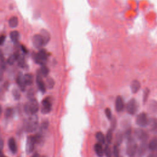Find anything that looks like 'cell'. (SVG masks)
<instances>
[{
	"mask_svg": "<svg viewBox=\"0 0 157 157\" xmlns=\"http://www.w3.org/2000/svg\"><path fill=\"white\" fill-rule=\"evenodd\" d=\"M33 44L37 49H41L44 45V42L40 35H36L33 37Z\"/></svg>",
	"mask_w": 157,
	"mask_h": 157,
	"instance_id": "cell-12",
	"label": "cell"
},
{
	"mask_svg": "<svg viewBox=\"0 0 157 157\" xmlns=\"http://www.w3.org/2000/svg\"><path fill=\"white\" fill-rule=\"evenodd\" d=\"M34 60L36 63L42 65H44L47 60V54L44 49H41L38 54H35L34 55Z\"/></svg>",
	"mask_w": 157,
	"mask_h": 157,
	"instance_id": "cell-4",
	"label": "cell"
},
{
	"mask_svg": "<svg viewBox=\"0 0 157 157\" xmlns=\"http://www.w3.org/2000/svg\"><path fill=\"white\" fill-rule=\"evenodd\" d=\"M136 136L138 138V139L141 140L142 142L143 141H147L149 139V134L140 128H137L135 130L134 132Z\"/></svg>",
	"mask_w": 157,
	"mask_h": 157,
	"instance_id": "cell-8",
	"label": "cell"
},
{
	"mask_svg": "<svg viewBox=\"0 0 157 157\" xmlns=\"http://www.w3.org/2000/svg\"><path fill=\"white\" fill-rule=\"evenodd\" d=\"M115 109L117 112H122L125 107V103L123 98L121 96H118L115 100Z\"/></svg>",
	"mask_w": 157,
	"mask_h": 157,
	"instance_id": "cell-9",
	"label": "cell"
},
{
	"mask_svg": "<svg viewBox=\"0 0 157 157\" xmlns=\"http://www.w3.org/2000/svg\"><path fill=\"white\" fill-rule=\"evenodd\" d=\"M137 151V145L133 137H129L127 146V153L129 157H133Z\"/></svg>",
	"mask_w": 157,
	"mask_h": 157,
	"instance_id": "cell-3",
	"label": "cell"
},
{
	"mask_svg": "<svg viewBox=\"0 0 157 157\" xmlns=\"http://www.w3.org/2000/svg\"><path fill=\"white\" fill-rule=\"evenodd\" d=\"M105 114L109 120H110L112 119V112H111V110L109 108H106L105 109Z\"/></svg>",
	"mask_w": 157,
	"mask_h": 157,
	"instance_id": "cell-37",
	"label": "cell"
},
{
	"mask_svg": "<svg viewBox=\"0 0 157 157\" xmlns=\"http://www.w3.org/2000/svg\"><path fill=\"white\" fill-rule=\"evenodd\" d=\"M123 141V135L121 132H118L115 136V144L120 146Z\"/></svg>",
	"mask_w": 157,
	"mask_h": 157,
	"instance_id": "cell-26",
	"label": "cell"
},
{
	"mask_svg": "<svg viewBox=\"0 0 157 157\" xmlns=\"http://www.w3.org/2000/svg\"><path fill=\"white\" fill-rule=\"evenodd\" d=\"M4 146V141L2 139H0V150H2Z\"/></svg>",
	"mask_w": 157,
	"mask_h": 157,
	"instance_id": "cell-44",
	"label": "cell"
},
{
	"mask_svg": "<svg viewBox=\"0 0 157 157\" xmlns=\"http://www.w3.org/2000/svg\"><path fill=\"white\" fill-rule=\"evenodd\" d=\"M17 61H18V64L22 68L24 67L25 64V58L23 56L20 55L17 59Z\"/></svg>",
	"mask_w": 157,
	"mask_h": 157,
	"instance_id": "cell-33",
	"label": "cell"
},
{
	"mask_svg": "<svg viewBox=\"0 0 157 157\" xmlns=\"http://www.w3.org/2000/svg\"><path fill=\"white\" fill-rule=\"evenodd\" d=\"M33 95H34V91L32 89L29 90L28 93V96L30 98V99H33Z\"/></svg>",
	"mask_w": 157,
	"mask_h": 157,
	"instance_id": "cell-41",
	"label": "cell"
},
{
	"mask_svg": "<svg viewBox=\"0 0 157 157\" xmlns=\"http://www.w3.org/2000/svg\"><path fill=\"white\" fill-rule=\"evenodd\" d=\"M0 157H7V156H6L5 155H4L1 153V152L0 151Z\"/></svg>",
	"mask_w": 157,
	"mask_h": 157,
	"instance_id": "cell-46",
	"label": "cell"
},
{
	"mask_svg": "<svg viewBox=\"0 0 157 157\" xmlns=\"http://www.w3.org/2000/svg\"><path fill=\"white\" fill-rule=\"evenodd\" d=\"M24 76L21 73H20L17 77V82L18 85V86L20 87V88L21 89L22 91H25V88H26V84L25 83L24 81Z\"/></svg>",
	"mask_w": 157,
	"mask_h": 157,
	"instance_id": "cell-13",
	"label": "cell"
},
{
	"mask_svg": "<svg viewBox=\"0 0 157 157\" xmlns=\"http://www.w3.org/2000/svg\"><path fill=\"white\" fill-rule=\"evenodd\" d=\"M49 73V70L45 65H42V67L40 69V74L44 77H47Z\"/></svg>",
	"mask_w": 157,
	"mask_h": 157,
	"instance_id": "cell-28",
	"label": "cell"
},
{
	"mask_svg": "<svg viewBox=\"0 0 157 157\" xmlns=\"http://www.w3.org/2000/svg\"><path fill=\"white\" fill-rule=\"evenodd\" d=\"M48 125H49V123L47 122H43L42 124V125H41V131H44L45 129H46L48 127Z\"/></svg>",
	"mask_w": 157,
	"mask_h": 157,
	"instance_id": "cell-38",
	"label": "cell"
},
{
	"mask_svg": "<svg viewBox=\"0 0 157 157\" xmlns=\"http://www.w3.org/2000/svg\"><path fill=\"white\" fill-rule=\"evenodd\" d=\"M111 122L112 123H111V128L110 129L113 130V129H114V128L116 127V124H117L116 120L115 119H111Z\"/></svg>",
	"mask_w": 157,
	"mask_h": 157,
	"instance_id": "cell-39",
	"label": "cell"
},
{
	"mask_svg": "<svg viewBox=\"0 0 157 157\" xmlns=\"http://www.w3.org/2000/svg\"><path fill=\"white\" fill-rule=\"evenodd\" d=\"M149 119L147 115L144 113L142 112L137 116L136 119V123L139 127H146L148 125Z\"/></svg>",
	"mask_w": 157,
	"mask_h": 157,
	"instance_id": "cell-5",
	"label": "cell"
},
{
	"mask_svg": "<svg viewBox=\"0 0 157 157\" xmlns=\"http://www.w3.org/2000/svg\"><path fill=\"white\" fill-rule=\"evenodd\" d=\"M130 134H131V129H128L125 132V137H127V138L128 139L129 137H130Z\"/></svg>",
	"mask_w": 157,
	"mask_h": 157,
	"instance_id": "cell-43",
	"label": "cell"
},
{
	"mask_svg": "<svg viewBox=\"0 0 157 157\" xmlns=\"http://www.w3.org/2000/svg\"><path fill=\"white\" fill-rule=\"evenodd\" d=\"M1 113H2V108H1V106H0V115H1Z\"/></svg>",
	"mask_w": 157,
	"mask_h": 157,
	"instance_id": "cell-48",
	"label": "cell"
},
{
	"mask_svg": "<svg viewBox=\"0 0 157 157\" xmlns=\"http://www.w3.org/2000/svg\"><path fill=\"white\" fill-rule=\"evenodd\" d=\"M54 85H55V82H54L53 78H51V77H49L47 78L46 85H45V86L48 87L49 88L51 89L54 87Z\"/></svg>",
	"mask_w": 157,
	"mask_h": 157,
	"instance_id": "cell-29",
	"label": "cell"
},
{
	"mask_svg": "<svg viewBox=\"0 0 157 157\" xmlns=\"http://www.w3.org/2000/svg\"><path fill=\"white\" fill-rule=\"evenodd\" d=\"M3 68L0 64V81H1L3 78Z\"/></svg>",
	"mask_w": 157,
	"mask_h": 157,
	"instance_id": "cell-40",
	"label": "cell"
},
{
	"mask_svg": "<svg viewBox=\"0 0 157 157\" xmlns=\"http://www.w3.org/2000/svg\"><path fill=\"white\" fill-rule=\"evenodd\" d=\"M13 114V110L12 108L8 107V109H6L5 111V116L6 118H9L12 116Z\"/></svg>",
	"mask_w": 157,
	"mask_h": 157,
	"instance_id": "cell-35",
	"label": "cell"
},
{
	"mask_svg": "<svg viewBox=\"0 0 157 157\" xmlns=\"http://www.w3.org/2000/svg\"><path fill=\"white\" fill-rule=\"evenodd\" d=\"M150 90L148 88H146L144 91V94H143V103L145 104L148 99V97L149 95Z\"/></svg>",
	"mask_w": 157,
	"mask_h": 157,
	"instance_id": "cell-32",
	"label": "cell"
},
{
	"mask_svg": "<svg viewBox=\"0 0 157 157\" xmlns=\"http://www.w3.org/2000/svg\"><path fill=\"white\" fill-rule=\"evenodd\" d=\"M95 152L98 156L103 157L104 155V149L102 147L101 144L99 143H96L94 147Z\"/></svg>",
	"mask_w": 157,
	"mask_h": 157,
	"instance_id": "cell-20",
	"label": "cell"
},
{
	"mask_svg": "<svg viewBox=\"0 0 157 157\" xmlns=\"http://www.w3.org/2000/svg\"><path fill=\"white\" fill-rule=\"evenodd\" d=\"M24 127L26 131L28 132H34L38 127V119L35 115H31L28 119L25 121Z\"/></svg>",
	"mask_w": 157,
	"mask_h": 157,
	"instance_id": "cell-1",
	"label": "cell"
},
{
	"mask_svg": "<svg viewBox=\"0 0 157 157\" xmlns=\"http://www.w3.org/2000/svg\"><path fill=\"white\" fill-rule=\"evenodd\" d=\"M148 125H149L150 130L153 133H157V119L153 118L149 120Z\"/></svg>",
	"mask_w": 157,
	"mask_h": 157,
	"instance_id": "cell-17",
	"label": "cell"
},
{
	"mask_svg": "<svg viewBox=\"0 0 157 157\" xmlns=\"http://www.w3.org/2000/svg\"><path fill=\"white\" fill-rule=\"evenodd\" d=\"M10 36H11V40L13 42L16 43L18 42V39H19V33L18 31H12L10 34Z\"/></svg>",
	"mask_w": 157,
	"mask_h": 157,
	"instance_id": "cell-25",
	"label": "cell"
},
{
	"mask_svg": "<svg viewBox=\"0 0 157 157\" xmlns=\"http://www.w3.org/2000/svg\"><path fill=\"white\" fill-rule=\"evenodd\" d=\"M35 144L36 143L33 139V136L28 137L27 142V147H26V150H27V152L28 153H31L33 152Z\"/></svg>",
	"mask_w": 157,
	"mask_h": 157,
	"instance_id": "cell-10",
	"label": "cell"
},
{
	"mask_svg": "<svg viewBox=\"0 0 157 157\" xmlns=\"http://www.w3.org/2000/svg\"><path fill=\"white\" fill-rule=\"evenodd\" d=\"M36 82L39 89L41 91H42V93H44L45 90H46V86H45V84L44 83L41 74H38L37 75V78H36Z\"/></svg>",
	"mask_w": 157,
	"mask_h": 157,
	"instance_id": "cell-11",
	"label": "cell"
},
{
	"mask_svg": "<svg viewBox=\"0 0 157 157\" xmlns=\"http://www.w3.org/2000/svg\"><path fill=\"white\" fill-rule=\"evenodd\" d=\"M6 39V36L4 35L0 36V45H2Z\"/></svg>",
	"mask_w": 157,
	"mask_h": 157,
	"instance_id": "cell-42",
	"label": "cell"
},
{
	"mask_svg": "<svg viewBox=\"0 0 157 157\" xmlns=\"http://www.w3.org/2000/svg\"><path fill=\"white\" fill-rule=\"evenodd\" d=\"M148 109L152 114L157 115V101H150L148 106Z\"/></svg>",
	"mask_w": 157,
	"mask_h": 157,
	"instance_id": "cell-15",
	"label": "cell"
},
{
	"mask_svg": "<svg viewBox=\"0 0 157 157\" xmlns=\"http://www.w3.org/2000/svg\"><path fill=\"white\" fill-rule=\"evenodd\" d=\"M119 146L117 144H115L114 145V155L115 156V157H119Z\"/></svg>",
	"mask_w": 157,
	"mask_h": 157,
	"instance_id": "cell-36",
	"label": "cell"
},
{
	"mask_svg": "<svg viewBox=\"0 0 157 157\" xmlns=\"http://www.w3.org/2000/svg\"><path fill=\"white\" fill-rule=\"evenodd\" d=\"M147 148V141H143L141 142L139 147L137 148V152L139 156H142L146 153V151Z\"/></svg>",
	"mask_w": 157,
	"mask_h": 157,
	"instance_id": "cell-19",
	"label": "cell"
},
{
	"mask_svg": "<svg viewBox=\"0 0 157 157\" xmlns=\"http://www.w3.org/2000/svg\"><path fill=\"white\" fill-rule=\"evenodd\" d=\"M137 104L134 99L129 100L126 106L127 112L130 115H134L137 110Z\"/></svg>",
	"mask_w": 157,
	"mask_h": 157,
	"instance_id": "cell-7",
	"label": "cell"
},
{
	"mask_svg": "<svg viewBox=\"0 0 157 157\" xmlns=\"http://www.w3.org/2000/svg\"><path fill=\"white\" fill-rule=\"evenodd\" d=\"M18 24V19L17 17H12L9 21V25L12 28H15Z\"/></svg>",
	"mask_w": 157,
	"mask_h": 157,
	"instance_id": "cell-22",
	"label": "cell"
},
{
	"mask_svg": "<svg viewBox=\"0 0 157 157\" xmlns=\"http://www.w3.org/2000/svg\"><path fill=\"white\" fill-rule=\"evenodd\" d=\"M17 60V57H16V55L14 54H13L12 55H11L9 58H8V63L10 65H12L13 64H14L15 63V62Z\"/></svg>",
	"mask_w": 157,
	"mask_h": 157,
	"instance_id": "cell-34",
	"label": "cell"
},
{
	"mask_svg": "<svg viewBox=\"0 0 157 157\" xmlns=\"http://www.w3.org/2000/svg\"><path fill=\"white\" fill-rule=\"evenodd\" d=\"M148 147L152 151H154L157 149V137H155L150 141Z\"/></svg>",
	"mask_w": 157,
	"mask_h": 157,
	"instance_id": "cell-21",
	"label": "cell"
},
{
	"mask_svg": "<svg viewBox=\"0 0 157 157\" xmlns=\"http://www.w3.org/2000/svg\"><path fill=\"white\" fill-rule=\"evenodd\" d=\"M8 146H9V149L11 150V151L13 153H16L17 152V144L14 138L11 137V138L9 139Z\"/></svg>",
	"mask_w": 157,
	"mask_h": 157,
	"instance_id": "cell-16",
	"label": "cell"
},
{
	"mask_svg": "<svg viewBox=\"0 0 157 157\" xmlns=\"http://www.w3.org/2000/svg\"><path fill=\"white\" fill-rule=\"evenodd\" d=\"M96 138L97 141L99 142L100 144H104V142L106 141L105 136H104V134L102 132H98L96 134Z\"/></svg>",
	"mask_w": 157,
	"mask_h": 157,
	"instance_id": "cell-23",
	"label": "cell"
},
{
	"mask_svg": "<svg viewBox=\"0 0 157 157\" xmlns=\"http://www.w3.org/2000/svg\"><path fill=\"white\" fill-rule=\"evenodd\" d=\"M147 157H155V156L154 155H153V154H150Z\"/></svg>",
	"mask_w": 157,
	"mask_h": 157,
	"instance_id": "cell-47",
	"label": "cell"
},
{
	"mask_svg": "<svg viewBox=\"0 0 157 157\" xmlns=\"http://www.w3.org/2000/svg\"><path fill=\"white\" fill-rule=\"evenodd\" d=\"M52 107V100L50 97L45 98V99L42 102V107H41V112L44 114H46L49 113Z\"/></svg>",
	"mask_w": 157,
	"mask_h": 157,
	"instance_id": "cell-6",
	"label": "cell"
},
{
	"mask_svg": "<svg viewBox=\"0 0 157 157\" xmlns=\"http://www.w3.org/2000/svg\"><path fill=\"white\" fill-rule=\"evenodd\" d=\"M104 154H105L106 157H111L112 156V151H111L110 147L109 144H106L105 148L104 149Z\"/></svg>",
	"mask_w": 157,
	"mask_h": 157,
	"instance_id": "cell-30",
	"label": "cell"
},
{
	"mask_svg": "<svg viewBox=\"0 0 157 157\" xmlns=\"http://www.w3.org/2000/svg\"><path fill=\"white\" fill-rule=\"evenodd\" d=\"M112 131L111 129H110L107 134H106V140L107 141V142L108 144H110L111 142H112V139H113V133H112Z\"/></svg>",
	"mask_w": 157,
	"mask_h": 157,
	"instance_id": "cell-27",
	"label": "cell"
},
{
	"mask_svg": "<svg viewBox=\"0 0 157 157\" xmlns=\"http://www.w3.org/2000/svg\"><path fill=\"white\" fill-rule=\"evenodd\" d=\"M40 36L42 37V39L44 42V45H46L48 44V42H49L50 39V36L49 33L45 30H42L41 31V33H40Z\"/></svg>",
	"mask_w": 157,
	"mask_h": 157,
	"instance_id": "cell-14",
	"label": "cell"
},
{
	"mask_svg": "<svg viewBox=\"0 0 157 157\" xmlns=\"http://www.w3.org/2000/svg\"><path fill=\"white\" fill-rule=\"evenodd\" d=\"M32 157H41V156L39 155L38 153H35ZM43 157H44V156H43Z\"/></svg>",
	"mask_w": 157,
	"mask_h": 157,
	"instance_id": "cell-45",
	"label": "cell"
},
{
	"mask_svg": "<svg viewBox=\"0 0 157 157\" xmlns=\"http://www.w3.org/2000/svg\"><path fill=\"white\" fill-rule=\"evenodd\" d=\"M24 81L26 86H31L33 82V77L31 74H27L24 75Z\"/></svg>",
	"mask_w": 157,
	"mask_h": 157,
	"instance_id": "cell-24",
	"label": "cell"
},
{
	"mask_svg": "<svg viewBox=\"0 0 157 157\" xmlns=\"http://www.w3.org/2000/svg\"><path fill=\"white\" fill-rule=\"evenodd\" d=\"M12 95H13V96H14V99L16 100H18L20 98H21V93H20V91L17 88H15V89L13 90Z\"/></svg>",
	"mask_w": 157,
	"mask_h": 157,
	"instance_id": "cell-31",
	"label": "cell"
},
{
	"mask_svg": "<svg viewBox=\"0 0 157 157\" xmlns=\"http://www.w3.org/2000/svg\"><path fill=\"white\" fill-rule=\"evenodd\" d=\"M141 88V83L137 80H134L131 84V89L133 93H136Z\"/></svg>",
	"mask_w": 157,
	"mask_h": 157,
	"instance_id": "cell-18",
	"label": "cell"
},
{
	"mask_svg": "<svg viewBox=\"0 0 157 157\" xmlns=\"http://www.w3.org/2000/svg\"><path fill=\"white\" fill-rule=\"evenodd\" d=\"M39 106L38 102L36 100L33 98L31 99L29 102H28L25 106V111L26 113L31 115L35 114L39 110Z\"/></svg>",
	"mask_w": 157,
	"mask_h": 157,
	"instance_id": "cell-2",
	"label": "cell"
}]
</instances>
